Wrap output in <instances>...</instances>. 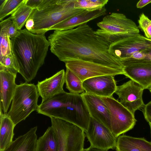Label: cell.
Instances as JSON below:
<instances>
[{"label":"cell","instance_id":"1","mask_svg":"<svg viewBox=\"0 0 151 151\" xmlns=\"http://www.w3.org/2000/svg\"><path fill=\"white\" fill-rule=\"evenodd\" d=\"M48 39L51 52L64 63L79 60L123 70L122 62L109 53L110 45L86 24L71 29L55 30Z\"/></svg>","mask_w":151,"mask_h":151},{"label":"cell","instance_id":"2","mask_svg":"<svg viewBox=\"0 0 151 151\" xmlns=\"http://www.w3.org/2000/svg\"><path fill=\"white\" fill-rule=\"evenodd\" d=\"M10 39L19 73L26 82H30L44 63L49 42L45 34H33L26 29L19 30L17 35Z\"/></svg>","mask_w":151,"mask_h":151},{"label":"cell","instance_id":"3","mask_svg":"<svg viewBox=\"0 0 151 151\" xmlns=\"http://www.w3.org/2000/svg\"><path fill=\"white\" fill-rule=\"evenodd\" d=\"M38 113L59 119L74 124L85 132L91 116L81 94L65 91L55 95L38 105Z\"/></svg>","mask_w":151,"mask_h":151},{"label":"cell","instance_id":"4","mask_svg":"<svg viewBox=\"0 0 151 151\" xmlns=\"http://www.w3.org/2000/svg\"><path fill=\"white\" fill-rule=\"evenodd\" d=\"M75 0H58L56 3L44 9H34L29 18L32 19L34 22L30 32L35 34H45L58 24L85 10L75 9Z\"/></svg>","mask_w":151,"mask_h":151},{"label":"cell","instance_id":"5","mask_svg":"<svg viewBox=\"0 0 151 151\" xmlns=\"http://www.w3.org/2000/svg\"><path fill=\"white\" fill-rule=\"evenodd\" d=\"M100 29L95 34L109 45L121 40L139 34L136 23L124 14L113 12L97 23Z\"/></svg>","mask_w":151,"mask_h":151},{"label":"cell","instance_id":"6","mask_svg":"<svg viewBox=\"0 0 151 151\" xmlns=\"http://www.w3.org/2000/svg\"><path fill=\"white\" fill-rule=\"evenodd\" d=\"M39 96L36 85L25 82L17 85L10 109L7 114L16 126L37 110Z\"/></svg>","mask_w":151,"mask_h":151},{"label":"cell","instance_id":"7","mask_svg":"<svg viewBox=\"0 0 151 151\" xmlns=\"http://www.w3.org/2000/svg\"><path fill=\"white\" fill-rule=\"evenodd\" d=\"M50 118L51 126L55 131L58 139V151H82L85 138L84 130L62 119Z\"/></svg>","mask_w":151,"mask_h":151},{"label":"cell","instance_id":"8","mask_svg":"<svg viewBox=\"0 0 151 151\" xmlns=\"http://www.w3.org/2000/svg\"><path fill=\"white\" fill-rule=\"evenodd\" d=\"M101 98L109 110L111 131L116 137L133 128L137 121L134 114L113 96Z\"/></svg>","mask_w":151,"mask_h":151},{"label":"cell","instance_id":"9","mask_svg":"<svg viewBox=\"0 0 151 151\" xmlns=\"http://www.w3.org/2000/svg\"><path fill=\"white\" fill-rule=\"evenodd\" d=\"M65 63L66 68L76 75L82 81L97 76L124 74L123 70L89 61L73 60Z\"/></svg>","mask_w":151,"mask_h":151},{"label":"cell","instance_id":"10","mask_svg":"<svg viewBox=\"0 0 151 151\" xmlns=\"http://www.w3.org/2000/svg\"><path fill=\"white\" fill-rule=\"evenodd\" d=\"M151 47V40L139 34L124 38L111 44L110 54L120 60L128 59L134 52L147 50Z\"/></svg>","mask_w":151,"mask_h":151},{"label":"cell","instance_id":"11","mask_svg":"<svg viewBox=\"0 0 151 151\" xmlns=\"http://www.w3.org/2000/svg\"><path fill=\"white\" fill-rule=\"evenodd\" d=\"M85 132L90 146L105 151L116 148L117 138L108 127L91 117Z\"/></svg>","mask_w":151,"mask_h":151},{"label":"cell","instance_id":"12","mask_svg":"<svg viewBox=\"0 0 151 151\" xmlns=\"http://www.w3.org/2000/svg\"><path fill=\"white\" fill-rule=\"evenodd\" d=\"M144 88L130 80L117 86L115 93L118 96L119 102L132 113L143 108L145 104L142 99Z\"/></svg>","mask_w":151,"mask_h":151},{"label":"cell","instance_id":"13","mask_svg":"<svg viewBox=\"0 0 151 151\" xmlns=\"http://www.w3.org/2000/svg\"><path fill=\"white\" fill-rule=\"evenodd\" d=\"M124 74L145 89L151 86V60L127 59L121 61Z\"/></svg>","mask_w":151,"mask_h":151},{"label":"cell","instance_id":"14","mask_svg":"<svg viewBox=\"0 0 151 151\" xmlns=\"http://www.w3.org/2000/svg\"><path fill=\"white\" fill-rule=\"evenodd\" d=\"M85 92L101 97L113 96L117 86L114 76L105 75L92 77L83 81Z\"/></svg>","mask_w":151,"mask_h":151},{"label":"cell","instance_id":"15","mask_svg":"<svg viewBox=\"0 0 151 151\" xmlns=\"http://www.w3.org/2000/svg\"><path fill=\"white\" fill-rule=\"evenodd\" d=\"M17 73L14 70L0 67V110L5 114L7 113L15 92Z\"/></svg>","mask_w":151,"mask_h":151},{"label":"cell","instance_id":"16","mask_svg":"<svg viewBox=\"0 0 151 151\" xmlns=\"http://www.w3.org/2000/svg\"><path fill=\"white\" fill-rule=\"evenodd\" d=\"M81 95L91 117L111 131L109 112L101 98L85 92Z\"/></svg>","mask_w":151,"mask_h":151},{"label":"cell","instance_id":"17","mask_svg":"<svg viewBox=\"0 0 151 151\" xmlns=\"http://www.w3.org/2000/svg\"><path fill=\"white\" fill-rule=\"evenodd\" d=\"M65 76L64 70L62 69L52 76L38 81L36 86L42 101L65 91L63 86L65 83Z\"/></svg>","mask_w":151,"mask_h":151},{"label":"cell","instance_id":"18","mask_svg":"<svg viewBox=\"0 0 151 151\" xmlns=\"http://www.w3.org/2000/svg\"><path fill=\"white\" fill-rule=\"evenodd\" d=\"M106 11L105 7L93 11L85 10L58 24L52 27L50 30L63 31L73 29L76 27L86 24L91 20L105 15Z\"/></svg>","mask_w":151,"mask_h":151},{"label":"cell","instance_id":"19","mask_svg":"<svg viewBox=\"0 0 151 151\" xmlns=\"http://www.w3.org/2000/svg\"><path fill=\"white\" fill-rule=\"evenodd\" d=\"M37 126L31 128L24 134L13 141L2 151H36Z\"/></svg>","mask_w":151,"mask_h":151},{"label":"cell","instance_id":"20","mask_svg":"<svg viewBox=\"0 0 151 151\" xmlns=\"http://www.w3.org/2000/svg\"><path fill=\"white\" fill-rule=\"evenodd\" d=\"M115 149L117 151H151V142L123 135L117 137Z\"/></svg>","mask_w":151,"mask_h":151},{"label":"cell","instance_id":"21","mask_svg":"<svg viewBox=\"0 0 151 151\" xmlns=\"http://www.w3.org/2000/svg\"><path fill=\"white\" fill-rule=\"evenodd\" d=\"M0 151H2L12 141L15 125L7 114L0 111Z\"/></svg>","mask_w":151,"mask_h":151},{"label":"cell","instance_id":"22","mask_svg":"<svg viewBox=\"0 0 151 151\" xmlns=\"http://www.w3.org/2000/svg\"><path fill=\"white\" fill-rule=\"evenodd\" d=\"M58 142L56 133L51 126L37 140L36 151H58Z\"/></svg>","mask_w":151,"mask_h":151},{"label":"cell","instance_id":"23","mask_svg":"<svg viewBox=\"0 0 151 151\" xmlns=\"http://www.w3.org/2000/svg\"><path fill=\"white\" fill-rule=\"evenodd\" d=\"M26 1L11 16L18 30L21 29L25 24L34 10L26 4Z\"/></svg>","mask_w":151,"mask_h":151},{"label":"cell","instance_id":"24","mask_svg":"<svg viewBox=\"0 0 151 151\" xmlns=\"http://www.w3.org/2000/svg\"><path fill=\"white\" fill-rule=\"evenodd\" d=\"M83 81L76 75L66 68L65 76L66 87L70 93L75 94H80L85 91L82 85Z\"/></svg>","mask_w":151,"mask_h":151},{"label":"cell","instance_id":"25","mask_svg":"<svg viewBox=\"0 0 151 151\" xmlns=\"http://www.w3.org/2000/svg\"><path fill=\"white\" fill-rule=\"evenodd\" d=\"M108 0H75L74 8L88 11L101 9L107 4Z\"/></svg>","mask_w":151,"mask_h":151},{"label":"cell","instance_id":"26","mask_svg":"<svg viewBox=\"0 0 151 151\" xmlns=\"http://www.w3.org/2000/svg\"><path fill=\"white\" fill-rule=\"evenodd\" d=\"M25 0H5L0 6V20L3 21L7 16L12 14Z\"/></svg>","mask_w":151,"mask_h":151},{"label":"cell","instance_id":"27","mask_svg":"<svg viewBox=\"0 0 151 151\" xmlns=\"http://www.w3.org/2000/svg\"><path fill=\"white\" fill-rule=\"evenodd\" d=\"M0 27V34L7 35L10 39L15 37L19 32L11 16L1 21Z\"/></svg>","mask_w":151,"mask_h":151},{"label":"cell","instance_id":"28","mask_svg":"<svg viewBox=\"0 0 151 151\" xmlns=\"http://www.w3.org/2000/svg\"><path fill=\"white\" fill-rule=\"evenodd\" d=\"M0 67L19 73V68L13 53L7 56L0 55Z\"/></svg>","mask_w":151,"mask_h":151},{"label":"cell","instance_id":"29","mask_svg":"<svg viewBox=\"0 0 151 151\" xmlns=\"http://www.w3.org/2000/svg\"><path fill=\"white\" fill-rule=\"evenodd\" d=\"M138 27L144 33L145 37L151 40V20L143 13L139 16Z\"/></svg>","mask_w":151,"mask_h":151},{"label":"cell","instance_id":"30","mask_svg":"<svg viewBox=\"0 0 151 151\" xmlns=\"http://www.w3.org/2000/svg\"><path fill=\"white\" fill-rule=\"evenodd\" d=\"M0 55L7 56L13 54L11 41L8 36L0 34Z\"/></svg>","mask_w":151,"mask_h":151},{"label":"cell","instance_id":"31","mask_svg":"<svg viewBox=\"0 0 151 151\" xmlns=\"http://www.w3.org/2000/svg\"><path fill=\"white\" fill-rule=\"evenodd\" d=\"M142 112L145 120L151 124V101L145 104L143 108Z\"/></svg>","mask_w":151,"mask_h":151},{"label":"cell","instance_id":"32","mask_svg":"<svg viewBox=\"0 0 151 151\" xmlns=\"http://www.w3.org/2000/svg\"><path fill=\"white\" fill-rule=\"evenodd\" d=\"M42 0H26L25 4L33 9H37Z\"/></svg>","mask_w":151,"mask_h":151},{"label":"cell","instance_id":"33","mask_svg":"<svg viewBox=\"0 0 151 151\" xmlns=\"http://www.w3.org/2000/svg\"><path fill=\"white\" fill-rule=\"evenodd\" d=\"M143 51H140L134 53L128 59L141 60L145 59L146 55Z\"/></svg>","mask_w":151,"mask_h":151},{"label":"cell","instance_id":"34","mask_svg":"<svg viewBox=\"0 0 151 151\" xmlns=\"http://www.w3.org/2000/svg\"><path fill=\"white\" fill-rule=\"evenodd\" d=\"M151 3V0H140L136 4L137 8L141 9L147 4Z\"/></svg>","mask_w":151,"mask_h":151},{"label":"cell","instance_id":"35","mask_svg":"<svg viewBox=\"0 0 151 151\" xmlns=\"http://www.w3.org/2000/svg\"><path fill=\"white\" fill-rule=\"evenodd\" d=\"M34 26V21L32 19H29L26 22L25 24L26 29L30 32Z\"/></svg>","mask_w":151,"mask_h":151},{"label":"cell","instance_id":"36","mask_svg":"<svg viewBox=\"0 0 151 151\" xmlns=\"http://www.w3.org/2000/svg\"><path fill=\"white\" fill-rule=\"evenodd\" d=\"M144 51L146 55L145 59L151 60V47Z\"/></svg>","mask_w":151,"mask_h":151},{"label":"cell","instance_id":"37","mask_svg":"<svg viewBox=\"0 0 151 151\" xmlns=\"http://www.w3.org/2000/svg\"><path fill=\"white\" fill-rule=\"evenodd\" d=\"M82 151H105L103 150L90 146L86 149H83Z\"/></svg>","mask_w":151,"mask_h":151},{"label":"cell","instance_id":"38","mask_svg":"<svg viewBox=\"0 0 151 151\" xmlns=\"http://www.w3.org/2000/svg\"><path fill=\"white\" fill-rule=\"evenodd\" d=\"M148 89L150 91L151 93V86H150V87Z\"/></svg>","mask_w":151,"mask_h":151},{"label":"cell","instance_id":"39","mask_svg":"<svg viewBox=\"0 0 151 151\" xmlns=\"http://www.w3.org/2000/svg\"><path fill=\"white\" fill-rule=\"evenodd\" d=\"M150 127V131H151V124H149Z\"/></svg>","mask_w":151,"mask_h":151}]
</instances>
